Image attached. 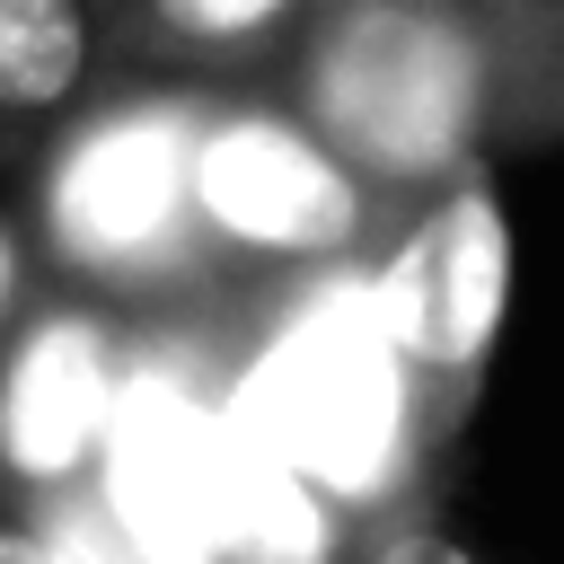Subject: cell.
<instances>
[{
    "label": "cell",
    "mask_w": 564,
    "mask_h": 564,
    "mask_svg": "<svg viewBox=\"0 0 564 564\" xmlns=\"http://www.w3.org/2000/svg\"><path fill=\"white\" fill-rule=\"evenodd\" d=\"M502 44V150L564 141V0H485Z\"/></svg>",
    "instance_id": "ba28073f"
},
{
    "label": "cell",
    "mask_w": 564,
    "mask_h": 564,
    "mask_svg": "<svg viewBox=\"0 0 564 564\" xmlns=\"http://www.w3.org/2000/svg\"><path fill=\"white\" fill-rule=\"evenodd\" d=\"M352 564H485V555L423 494H397V502H379V511L352 520Z\"/></svg>",
    "instance_id": "30bf717a"
},
{
    "label": "cell",
    "mask_w": 564,
    "mask_h": 564,
    "mask_svg": "<svg viewBox=\"0 0 564 564\" xmlns=\"http://www.w3.org/2000/svg\"><path fill=\"white\" fill-rule=\"evenodd\" d=\"M317 0H123L115 18V70L176 79L203 97H247L273 79L282 44L300 35Z\"/></svg>",
    "instance_id": "8992f818"
},
{
    "label": "cell",
    "mask_w": 564,
    "mask_h": 564,
    "mask_svg": "<svg viewBox=\"0 0 564 564\" xmlns=\"http://www.w3.org/2000/svg\"><path fill=\"white\" fill-rule=\"evenodd\" d=\"M0 564H141V555L88 494L70 511H0Z\"/></svg>",
    "instance_id": "9c48e42d"
},
{
    "label": "cell",
    "mask_w": 564,
    "mask_h": 564,
    "mask_svg": "<svg viewBox=\"0 0 564 564\" xmlns=\"http://www.w3.org/2000/svg\"><path fill=\"white\" fill-rule=\"evenodd\" d=\"M203 88L115 70L44 150L26 194V238L53 291L123 317V326H194L247 300L203 229Z\"/></svg>",
    "instance_id": "6da1fadb"
},
{
    "label": "cell",
    "mask_w": 564,
    "mask_h": 564,
    "mask_svg": "<svg viewBox=\"0 0 564 564\" xmlns=\"http://www.w3.org/2000/svg\"><path fill=\"white\" fill-rule=\"evenodd\" d=\"M203 229L247 291H273V282L291 291V282L370 264L405 220L335 150H317L300 115L247 88V97H220L203 132Z\"/></svg>",
    "instance_id": "3957f363"
},
{
    "label": "cell",
    "mask_w": 564,
    "mask_h": 564,
    "mask_svg": "<svg viewBox=\"0 0 564 564\" xmlns=\"http://www.w3.org/2000/svg\"><path fill=\"white\" fill-rule=\"evenodd\" d=\"M141 326L44 291L35 317L0 352V511H70L106 476L123 397H132Z\"/></svg>",
    "instance_id": "5b68a950"
},
{
    "label": "cell",
    "mask_w": 564,
    "mask_h": 564,
    "mask_svg": "<svg viewBox=\"0 0 564 564\" xmlns=\"http://www.w3.org/2000/svg\"><path fill=\"white\" fill-rule=\"evenodd\" d=\"M106 18H123V0H106Z\"/></svg>",
    "instance_id": "7c38bea8"
},
{
    "label": "cell",
    "mask_w": 564,
    "mask_h": 564,
    "mask_svg": "<svg viewBox=\"0 0 564 564\" xmlns=\"http://www.w3.org/2000/svg\"><path fill=\"white\" fill-rule=\"evenodd\" d=\"M53 282H44V264H35V238H26V220H9L0 212V352H9V335L35 317V300H44Z\"/></svg>",
    "instance_id": "8fae6325"
},
{
    "label": "cell",
    "mask_w": 564,
    "mask_h": 564,
    "mask_svg": "<svg viewBox=\"0 0 564 564\" xmlns=\"http://www.w3.org/2000/svg\"><path fill=\"white\" fill-rule=\"evenodd\" d=\"M264 97L308 123L397 220L494 176L502 44L485 0H317L282 44Z\"/></svg>",
    "instance_id": "7a4b0ae2"
},
{
    "label": "cell",
    "mask_w": 564,
    "mask_h": 564,
    "mask_svg": "<svg viewBox=\"0 0 564 564\" xmlns=\"http://www.w3.org/2000/svg\"><path fill=\"white\" fill-rule=\"evenodd\" d=\"M115 79L106 0H0V150H44Z\"/></svg>",
    "instance_id": "52a82bcc"
},
{
    "label": "cell",
    "mask_w": 564,
    "mask_h": 564,
    "mask_svg": "<svg viewBox=\"0 0 564 564\" xmlns=\"http://www.w3.org/2000/svg\"><path fill=\"white\" fill-rule=\"evenodd\" d=\"M502 300H511V229H502L494 176H467V185L432 194L370 256V308H379V335H388L397 379H405L414 458L441 449L467 423V405L494 370Z\"/></svg>",
    "instance_id": "277c9868"
}]
</instances>
